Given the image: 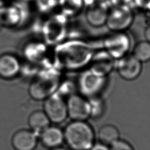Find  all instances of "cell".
I'll list each match as a JSON object with an SVG mask.
<instances>
[{"instance_id":"6da1fadb","label":"cell","mask_w":150,"mask_h":150,"mask_svg":"<svg viewBox=\"0 0 150 150\" xmlns=\"http://www.w3.org/2000/svg\"><path fill=\"white\" fill-rule=\"evenodd\" d=\"M64 140L72 150H90L94 144V132L86 121H72L65 127Z\"/></svg>"},{"instance_id":"7a4b0ae2","label":"cell","mask_w":150,"mask_h":150,"mask_svg":"<svg viewBox=\"0 0 150 150\" xmlns=\"http://www.w3.org/2000/svg\"><path fill=\"white\" fill-rule=\"evenodd\" d=\"M133 18L132 12L128 8L115 7L108 12L105 24L112 32H124L131 26Z\"/></svg>"},{"instance_id":"3957f363","label":"cell","mask_w":150,"mask_h":150,"mask_svg":"<svg viewBox=\"0 0 150 150\" xmlns=\"http://www.w3.org/2000/svg\"><path fill=\"white\" fill-rule=\"evenodd\" d=\"M43 111L50 121L54 124L62 123L68 117L66 101L57 94H53L45 100Z\"/></svg>"},{"instance_id":"277c9868","label":"cell","mask_w":150,"mask_h":150,"mask_svg":"<svg viewBox=\"0 0 150 150\" xmlns=\"http://www.w3.org/2000/svg\"><path fill=\"white\" fill-rule=\"evenodd\" d=\"M67 115L72 121H86L90 117V101L83 96L73 94L66 101Z\"/></svg>"},{"instance_id":"5b68a950","label":"cell","mask_w":150,"mask_h":150,"mask_svg":"<svg viewBox=\"0 0 150 150\" xmlns=\"http://www.w3.org/2000/svg\"><path fill=\"white\" fill-rule=\"evenodd\" d=\"M118 74L124 80L136 79L142 71V63L132 54H127L118 59L117 65Z\"/></svg>"},{"instance_id":"8992f818","label":"cell","mask_w":150,"mask_h":150,"mask_svg":"<svg viewBox=\"0 0 150 150\" xmlns=\"http://www.w3.org/2000/svg\"><path fill=\"white\" fill-rule=\"evenodd\" d=\"M123 32H113L105 40V46L110 56L120 59L127 54L129 39Z\"/></svg>"},{"instance_id":"52a82bcc","label":"cell","mask_w":150,"mask_h":150,"mask_svg":"<svg viewBox=\"0 0 150 150\" xmlns=\"http://www.w3.org/2000/svg\"><path fill=\"white\" fill-rule=\"evenodd\" d=\"M38 136L31 129H19L12 136V145L15 150H35L38 145Z\"/></svg>"},{"instance_id":"ba28073f","label":"cell","mask_w":150,"mask_h":150,"mask_svg":"<svg viewBox=\"0 0 150 150\" xmlns=\"http://www.w3.org/2000/svg\"><path fill=\"white\" fill-rule=\"evenodd\" d=\"M39 137L43 145L49 149L60 146L64 141L63 131L56 126L50 125L39 135Z\"/></svg>"},{"instance_id":"9c48e42d","label":"cell","mask_w":150,"mask_h":150,"mask_svg":"<svg viewBox=\"0 0 150 150\" xmlns=\"http://www.w3.org/2000/svg\"><path fill=\"white\" fill-rule=\"evenodd\" d=\"M103 77H104L93 71L83 75L80 84V89L83 94L91 97V96L96 94L97 91L98 92L103 86L104 81Z\"/></svg>"},{"instance_id":"30bf717a","label":"cell","mask_w":150,"mask_h":150,"mask_svg":"<svg viewBox=\"0 0 150 150\" xmlns=\"http://www.w3.org/2000/svg\"><path fill=\"white\" fill-rule=\"evenodd\" d=\"M19 70V64L15 57L4 54L0 57V76L10 79L15 76Z\"/></svg>"},{"instance_id":"8fae6325","label":"cell","mask_w":150,"mask_h":150,"mask_svg":"<svg viewBox=\"0 0 150 150\" xmlns=\"http://www.w3.org/2000/svg\"><path fill=\"white\" fill-rule=\"evenodd\" d=\"M50 122L43 110L34 111L28 118V124L31 130L38 135L50 125Z\"/></svg>"},{"instance_id":"7c38bea8","label":"cell","mask_w":150,"mask_h":150,"mask_svg":"<svg viewBox=\"0 0 150 150\" xmlns=\"http://www.w3.org/2000/svg\"><path fill=\"white\" fill-rule=\"evenodd\" d=\"M108 12L101 6H93L87 10L86 19L91 26L95 27L101 26L105 24Z\"/></svg>"},{"instance_id":"4fadbf2b","label":"cell","mask_w":150,"mask_h":150,"mask_svg":"<svg viewBox=\"0 0 150 150\" xmlns=\"http://www.w3.org/2000/svg\"><path fill=\"white\" fill-rule=\"evenodd\" d=\"M98 137L100 142L108 146L119 139L120 132L114 125L105 124L99 129Z\"/></svg>"},{"instance_id":"5bb4252c","label":"cell","mask_w":150,"mask_h":150,"mask_svg":"<svg viewBox=\"0 0 150 150\" xmlns=\"http://www.w3.org/2000/svg\"><path fill=\"white\" fill-rule=\"evenodd\" d=\"M132 54L141 63L149 61L150 43L146 40L139 41L135 45Z\"/></svg>"},{"instance_id":"9a60e30c","label":"cell","mask_w":150,"mask_h":150,"mask_svg":"<svg viewBox=\"0 0 150 150\" xmlns=\"http://www.w3.org/2000/svg\"><path fill=\"white\" fill-rule=\"evenodd\" d=\"M90 104V117L98 118L101 116L104 111L103 102L98 99H94V101H89Z\"/></svg>"},{"instance_id":"2e32d148","label":"cell","mask_w":150,"mask_h":150,"mask_svg":"<svg viewBox=\"0 0 150 150\" xmlns=\"http://www.w3.org/2000/svg\"><path fill=\"white\" fill-rule=\"evenodd\" d=\"M110 149V150H134L129 142L120 139L111 144Z\"/></svg>"},{"instance_id":"e0dca14e","label":"cell","mask_w":150,"mask_h":150,"mask_svg":"<svg viewBox=\"0 0 150 150\" xmlns=\"http://www.w3.org/2000/svg\"><path fill=\"white\" fill-rule=\"evenodd\" d=\"M90 150H110L108 145L101 142L94 143Z\"/></svg>"},{"instance_id":"ac0fdd59","label":"cell","mask_w":150,"mask_h":150,"mask_svg":"<svg viewBox=\"0 0 150 150\" xmlns=\"http://www.w3.org/2000/svg\"><path fill=\"white\" fill-rule=\"evenodd\" d=\"M144 35H145V38L146 39V40H147L150 43V23L146 28L145 30Z\"/></svg>"},{"instance_id":"d6986e66","label":"cell","mask_w":150,"mask_h":150,"mask_svg":"<svg viewBox=\"0 0 150 150\" xmlns=\"http://www.w3.org/2000/svg\"><path fill=\"white\" fill-rule=\"evenodd\" d=\"M50 150H67V149H66L65 148H64L63 147L59 146V147H56V148H54L50 149Z\"/></svg>"}]
</instances>
